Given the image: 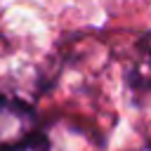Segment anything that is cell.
<instances>
[{
  "mask_svg": "<svg viewBox=\"0 0 151 151\" xmlns=\"http://www.w3.org/2000/svg\"><path fill=\"white\" fill-rule=\"evenodd\" d=\"M35 127H38V118L28 104L0 94V146L14 144L33 134Z\"/></svg>",
  "mask_w": 151,
  "mask_h": 151,
  "instance_id": "obj_1",
  "label": "cell"
},
{
  "mask_svg": "<svg viewBox=\"0 0 151 151\" xmlns=\"http://www.w3.org/2000/svg\"><path fill=\"white\" fill-rule=\"evenodd\" d=\"M127 83L134 92H151V35H142L132 66L127 71Z\"/></svg>",
  "mask_w": 151,
  "mask_h": 151,
  "instance_id": "obj_2",
  "label": "cell"
},
{
  "mask_svg": "<svg viewBox=\"0 0 151 151\" xmlns=\"http://www.w3.org/2000/svg\"><path fill=\"white\" fill-rule=\"evenodd\" d=\"M0 151H52L50 149V139L45 134H40L38 130L14 144H7V146H0Z\"/></svg>",
  "mask_w": 151,
  "mask_h": 151,
  "instance_id": "obj_3",
  "label": "cell"
}]
</instances>
